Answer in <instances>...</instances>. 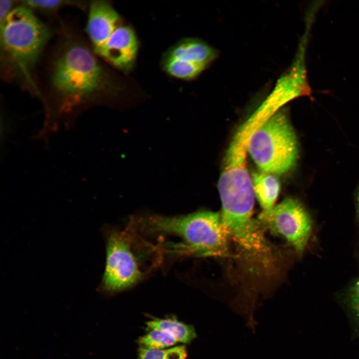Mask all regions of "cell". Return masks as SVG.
<instances>
[{
  "label": "cell",
  "instance_id": "ac0fdd59",
  "mask_svg": "<svg viewBox=\"0 0 359 359\" xmlns=\"http://www.w3.org/2000/svg\"><path fill=\"white\" fill-rule=\"evenodd\" d=\"M356 206L358 216L359 218V187L358 188L356 196Z\"/></svg>",
  "mask_w": 359,
  "mask_h": 359
},
{
  "label": "cell",
  "instance_id": "5bb4252c",
  "mask_svg": "<svg viewBox=\"0 0 359 359\" xmlns=\"http://www.w3.org/2000/svg\"><path fill=\"white\" fill-rule=\"evenodd\" d=\"M187 351L184 345L162 350H150L140 347L138 359H186Z\"/></svg>",
  "mask_w": 359,
  "mask_h": 359
},
{
  "label": "cell",
  "instance_id": "8fae6325",
  "mask_svg": "<svg viewBox=\"0 0 359 359\" xmlns=\"http://www.w3.org/2000/svg\"><path fill=\"white\" fill-rule=\"evenodd\" d=\"M252 182L255 196L258 200L262 211H268L275 205L278 196L280 182L275 175L260 172L252 173Z\"/></svg>",
  "mask_w": 359,
  "mask_h": 359
},
{
  "label": "cell",
  "instance_id": "7c38bea8",
  "mask_svg": "<svg viewBox=\"0 0 359 359\" xmlns=\"http://www.w3.org/2000/svg\"><path fill=\"white\" fill-rule=\"evenodd\" d=\"M146 324L150 330H159L170 334L178 342L189 344L196 337L192 325L183 323L176 318L157 319Z\"/></svg>",
  "mask_w": 359,
  "mask_h": 359
},
{
  "label": "cell",
  "instance_id": "52a82bcc",
  "mask_svg": "<svg viewBox=\"0 0 359 359\" xmlns=\"http://www.w3.org/2000/svg\"><path fill=\"white\" fill-rule=\"evenodd\" d=\"M267 228L286 239L298 253L305 249L312 229L309 212L298 200L287 197L268 211H262L256 219Z\"/></svg>",
  "mask_w": 359,
  "mask_h": 359
},
{
  "label": "cell",
  "instance_id": "4fadbf2b",
  "mask_svg": "<svg viewBox=\"0 0 359 359\" xmlns=\"http://www.w3.org/2000/svg\"><path fill=\"white\" fill-rule=\"evenodd\" d=\"M178 343L170 334L162 330H151L141 337L139 343L141 347L150 350H162L172 347Z\"/></svg>",
  "mask_w": 359,
  "mask_h": 359
},
{
  "label": "cell",
  "instance_id": "9c48e42d",
  "mask_svg": "<svg viewBox=\"0 0 359 359\" xmlns=\"http://www.w3.org/2000/svg\"><path fill=\"white\" fill-rule=\"evenodd\" d=\"M139 48L135 31L123 20L95 52L116 68L128 72L135 66Z\"/></svg>",
  "mask_w": 359,
  "mask_h": 359
},
{
  "label": "cell",
  "instance_id": "8992f818",
  "mask_svg": "<svg viewBox=\"0 0 359 359\" xmlns=\"http://www.w3.org/2000/svg\"><path fill=\"white\" fill-rule=\"evenodd\" d=\"M132 231L112 233L108 238L102 288L107 292L125 289L143 277L138 257L133 248Z\"/></svg>",
  "mask_w": 359,
  "mask_h": 359
},
{
  "label": "cell",
  "instance_id": "2e32d148",
  "mask_svg": "<svg viewBox=\"0 0 359 359\" xmlns=\"http://www.w3.org/2000/svg\"><path fill=\"white\" fill-rule=\"evenodd\" d=\"M349 305L359 321V278L352 285L348 293Z\"/></svg>",
  "mask_w": 359,
  "mask_h": 359
},
{
  "label": "cell",
  "instance_id": "ba28073f",
  "mask_svg": "<svg viewBox=\"0 0 359 359\" xmlns=\"http://www.w3.org/2000/svg\"><path fill=\"white\" fill-rule=\"evenodd\" d=\"M217 56L216 50L204 41L195 37H185L167 49L161 65L168 75L189 81L197 77Z\"/></svg>",
  "mask_w": 359,
  "mask_h": 359
},
{
  "label": "cell",
  "instance_id": "6da1fadb",
  "mask_svg": "<svg viewBox=\"0 0 359 359\" xmlns=\"http://www.w3.org/2000/svg\"><path fill=\"white\" fill-rule=\"evenodd\" d=\"M144 224L151 232L180 239L171 245V252L219 257L228 255L229 237L218 212L202 210L176 216L155 215L146 219Z\"/></svg>",
  "mask_w": 359,
  "mask_h": 359
},
{
  "label": "cell",
  "instance_id": "5b68a950",
  "mask_svg": "<svg viewBox=\"0 0 359 359\" xmlns=\"http://www.w3.org/2000/svg\"><path fill=\"white\" fill-rule=\"evenodd\" d=\"M249 139L248 134L236 131L224 157L217 186L224 210L239 212L254 207L255 195L247 168Z\"/></svg>",
  "mask_w": 359,
  "mask_h": 359
},
{
  "label": "cell",
  "instance_id": "3957f363",
  "mask_svg": "<svg viewBox=\"0 0 359 359\" xmlns=\"http://www.w3.org/2000/svg\"><path fill=\"white\" fill-rule=\"evenodd\" d=\"M0 24L1 49L5 59L35 88L33 71L50 37V31L30 8L23 5L12 9Z\"/></svg>",
  "mask_w": 359,
  "mask_h": 359
},
{
  "label": "cell",
  "instance_id": "7a4b0ae2",
  "mask_svg": "<svg viewBox=\"0 0 359 359\" xmlns=\"http://www.w3.org/2000/svg\"><path fill=\"white\" fill-rule=\"evenodd\" d=\"M51 83L64 104L76 105L109 92L110 80L103 66L85 46H67L55 60Z\"/></svg>",
  "mask_w": 359,
  "mask_h": 359
},
{
  "label": "cell",
  "instance_id": "e0dca14e",
  "mask_svg": "<svg viewBox=\"0 0 359 359\" xmlns=\"http://www.w3.org/2000/svg\"><path fill=\"white\" fill-rule=\"evenodd\" d=\"M13 1L9 0H0V23H1L6 17L12 5Z\"/></svg>",
  "mask_w": 359,
  "mask_h": 359
},
{
  "label": "cell",
  "instance_id": "30bf717a",
  "mask_svg": "<svg viewBox=\"0 0 359 359\" xmlns=\"http://www.w3.org/2000/svg\"><path fill=\"white\" fill-rule=\"evenodd\" d=\"M123 21L120 14L108 1L96 0L90 3L86 30L95 51Z\"/></svg>",
  "mask_w": 359,
  "mask_h": 359
},
{
  "label": "cell",
  "instance_id": "9a60e30c",
  "mask_svg": "<svg viewBox=\"0 0 359 359\" xmlns=\"http://www.w3.org/2000/svg\"><path fill=\"white\" fill-rule=\"evenodd\" d=\"M70 1L61 0H23L22 5L29 8H35L44 10H52L63 5L68 4Z\"/></svg>",
  "mask_w": 359,
  "mask_h": 359
},
{
  "label": "cell",
  "instance_id": "277c9868",
  "mask_svg": "<svg viewBox=\"0 0 359 359\" xmlns=\"http://www.w3.org/2000/svg\"><path fill=\"white\" fill-rule=\"evenodd\" d=\"M248 152L261 171L280 175L297 162L296 136L286 112L281 109L251 134Z\"/></svg>",
  "mask_w": 359,
  "mask_h": 359
}]
</instances>
